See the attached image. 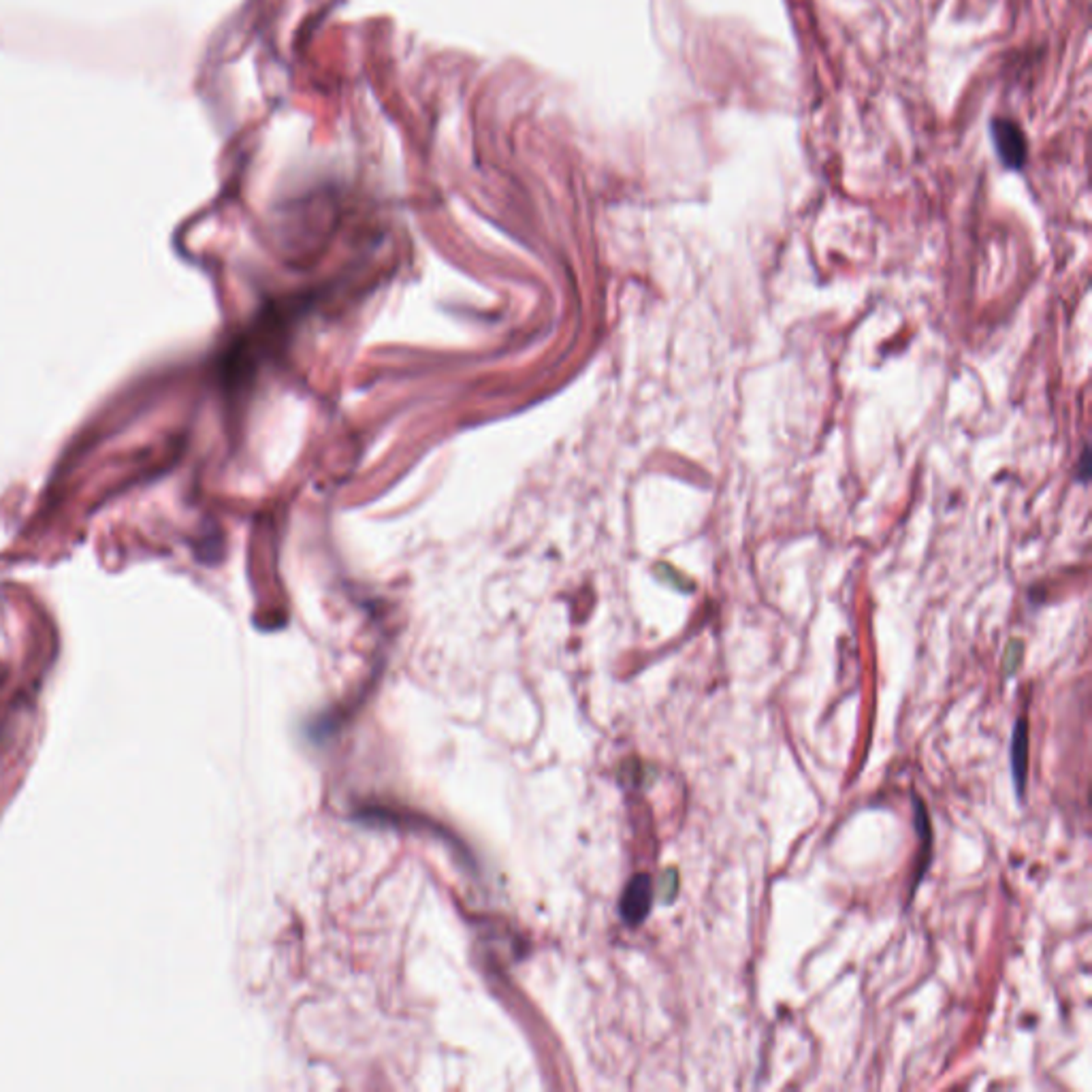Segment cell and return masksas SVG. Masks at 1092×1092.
<instances>
[{"label": "cell", "instance_id": "1", "mask_svg": "<svg viewBox=\"0 0 1092 1092\" xmlns=\"http://www.w3.org/2000/svg\"><path fill=\"white\" fill-rule=\"evenodd\" d=\"M653 902V881L646 873H640L625 888L621 896V915L630 926H638L649 915Z\"/></svg>", "mask_w": 1092, "mask_h": 1092}, {"label": "cell", "instance_id": "2", "mask_svg": "<svg viewBox=\"0 0 1092 1092\" xmlns=\"http://www.w3.org/2000/svg\"><path fill=\"white\" fill-rule=\"evenodd\" d=\"M992 135L1003 163L1012 169H1020L1026 163V139L1022 130L1010 120H997L992 124Z\"/></svg>", "mask_w": 1092, "mask_h": 1092}, {"label": "cell", "instance_id": "3", "mask_svg": "<svg viewBox=\"0 0 1092 1092\" xmlns=\"http://www.w3.org/2000/svg\"><path fill=\"white\" fill-rule=\"evenodd\" d=\"M1026 770H1028V721L1020 718L1013 728L1012 739V773L1015 781L1018 796L1025 794L1026 788Z\"/></svg>", "mask_w": 1092, "mask_h": 1092}, {"label": "cell", "instance_id": "4", "mask_svg": "<svg viewBox=\"0 0 1092 1092\" xmlns=\"http://www.w3.org/2000/svg\"><path fill=\"white\" fill-rule=\"evenodd\" d=\"M679 892V873L677 868H668L659 881V899L666 902H672Z\"/></svg>", "mask_w": 1092, "mask_h": 1092}, {"label": "cell", "instance_id": "5", "mask_svg": "<svg viewBox=\"0 0 1092 1092\" xmlns=\"http://www.w3.org/2000/svg\"><path fill=\"white\" fill-rule=\"evenodd\" d=\"M1020 662H1022V643L1013 640V643L1010 644V649H1007V656H1005V672L1013 674L1015 670H1018Z\"/></svg>", "mask_w": 1092, "mask_h": 1092}]
</instances>
